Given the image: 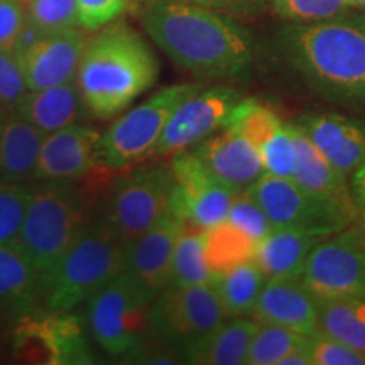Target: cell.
Segmentation results:
<instances>
[{
  "label": "cell",
  "mask_w": 365,
  "mask_h": 365,
  "mask_svg": "<svg viewBox=\"0 0 365 365\" xmlns=\"http://www.w3.org/2000/svg\"><path fill=\"white\" fill-rule=\"evenodd\" d=\"M143 26L178 66L203 80H230L252 63V39L232 17L186 0H154Z\"/></svg>",
  "instance_id": "6da1fadb"
},
{
  "label": "cell",
  "mask_w": 365,
  "mask_h": 365,
  "mask_svg": "<svg viewBox=\"0 0 365 365\" xmlns=\"http://www.w3.org/2000/svg\"><path fill=\"white\" fill-rule=\"evenodd\" d=\"M158 59L140 34L113 24L88 39L75 81L85 110L107 120L156 83Z\"/></svg>",
  "instance_id": "7a4b0ae2"
},
{
  "label": "cell",
  "mask_w": 365,
  "mask_h": 365,
  "mask_svg": "<svg viewBox=\"0 0 365 365\" xmlns=\"http://www.w3.org/2000/svg\"><path fill=\"white\" fill-rule=\"evenodd\" d=\"M286 48L299 75L322 97L365 102V19L293 27Z\"/></svg>",
  "instance_id": "3957f363"
},
{
  "label": "cell",
  "mask_w": 365,
  "mask_h": 365,
  "mask_svg": "<svg viewBox=\"0 0 365 365\" xmlns=\"http://www.w3.org/2000/svg\"><path fill=\"white\" fill-rule=\"evenodd\" d=\"M127 245L107 222L86 223L78 240L43 282L41 304L48 312H71L125 271Z\"/></svg>",
  "instance_id": "277c9868"
},
{
  "label": "cell",
  "mask_w": 365,
  "mask_h": 365,
  "mask_svg": "<svg viewBox=\"0 0 365 365\" xmlns=\"http://www.w3.org/2000/svg\"><path fill=\"white\" fill-rule=\"evenodd\" d=\"M86 227L85 196L73 182H41L33 188L19 234L43 282Z\"/></svg>",
  "instance_id": "5b68a950"
},
{
  "label": "cell",
  "mask_w": 365,
  "mask_h": 365,
  "mask_svg": "<svg viewBox=\"0 0 365 365\" xmlns=\"http://www.w3.org/2000/svg\"><path fill=\"white\" fill-rule=\"evenodd\" d=\"M202 88L200 83L166 86L118 117L107 132L100 134L98 168L120 171L150 156L173 112Z\"/></svg>",
  "instance_id": "8992f818"
},
{
  "label": "cell",
  "mask_w": 365,
  "mask_h": 365,
  "mask_svg": "<svg viewBox=\"0 0 365 365\" xmlns=\"http://www.w3.org/2000/svg\"><path fill=\"white\" fill-rule=\"evenodd\" d=\"M245 191L261 205L274 227H291L312 235L328 237L357 220V205L314 193L294 180L267 173Z\"/></svg>",
  "instance_id": "52a82bcc"
},
{
  "label": "cell",
  "mask_w": 365,
  "mask_h": 365,
  "mask_svg": "<svg viewBox=\"0 0 365 365\" xmlns=\"http://www.w3.org/2000/svg\"><path fill=\"white\" fill-rule=\"evenodd\" d=\"M154 296L129 271L118 272L86 301V322L105 352L122 357L149 333Z\"/></svg>",
  "instance_id": "ba28073f"
},
{
  "label": "cell",
  "mask_w": 365,
  "mask_h": 365,
  "mask_svg": "<svg viewBox=\"0 0 365 365\" xmlns=\"http://www.w3.org/2000/svg\"><path fill=\"white\" fill-rule=\"evenodd\" d=\"M176 180L171 166L149 164L113 181L103 220L129 245L170 212Z\"/></svg>",
  "instance_id": "9c48e42d"
},
{
  "label": "cell",
  "mask_w": 365,
  "mask_h": 365,
  "mask_svg": "<svg viewBox=\"0 0 365 365\" xmlns=\"http://www.w3.org/2000/svg\"><path fill=\"white\" fill-rule=\"evenodd\" d=\"M301 281L318 303L365 298V234L359 223L317 244Z\"/></svg>",
  "instance_id": "30bf717a"
},
{
  "label": "cell",
  "mask_w": 365,
  "mask_h": 365,
  "mask_svg": "<svg viewBox=\"0 0 365 365\" xmlns=\"http://www.w3.org/2000/svg\"><path fill=\"white\" fill-rule=\"evenodd\" d=\"M225 319L222 301L212 284H170L153 301L149 335L182 349Z\"/></svg>",
  "instance_id": "8fae6325"
},
{
  "label": "cell",
  "mask_w": 365,
  "mask_h": 365,
  "mask_svg": "<svg viewBox=\"0 0 365 365\" xmlns=\"http://www.w3.org/2000/svg\"><path fill=\"white\" fill-rule=\"evenodd\" d=\"M171 170L176 186L170 212L188 228L208 230L225 222L237 191L210 173L191 150L173 156Z\"/></svg>",
  "instance_id": "7c38bea8"
},
{
  "label": "cell",
  "mask_w": 365,
  "mask_h": 365,
  "mask_svg": "<svg viewBox=\"0 0 365 365\" xmlns=\"http://www.w3.org/2000/svg\"><path fill=\"white\" fill-rule=\"evenodd\" d=\"M242 98L239 91L228 86L198 90L173 112L153 154L176 156L203 143L218 129H225Z\"/></svg>",
  "instance_id": "4fadbf2b"
},
{
  "label": "cell",
  "mask_w": 365,
  "mask_h": 365,
  "mask_svg": "<svg viewBox=\"0 0 365 365\" xmlns=\"http://www.w3.org/2000/svg\"><path fill=\"white\" fill-rule=\"evenodd\" d=\"M16 349L26 357L53 365L91 364V354L86 344L80 318L70 312H38L17 319Z\"/></svg>",
  "instance_id": "5bb4252c"
},
{
  "label": "cell",
  "mask_w": 365,
  "mask_h": 365,
  "mask_svg": "<svg viewBox=\"0 0 365 365\" xmlns=\"http://www.w3.org/2000/svg\"><path fill=\"white\" fill-rule=\"evenodd\" d=\"M100 134L86 125L73 124L46 135L36 164L34 181L73 182L98 168Z\"/></svg>",
  "instance_id": "9a60e30c"
},
{
  "label": "cell",
  "mask_w": 365,
  "mask_h": 365,
  "mask_svg": "<svg viewBox=\"0 0 365 365\" xmlns=\"http://www.w3.org/2000/svg\"><path fill=\"white\" fill-rule=\"evenodd\" d=\"M88 36L78 27L46 34L33 48L17 56L27 90H43L73 81Z\"/></svg>",
  "instance_id": "2e32d148"
},
{
  "label": "cell",
  "mask_w": 365,
  "mask_h": 365,
  "mask_svg": "<svg viewBox=\"0 0 365 365\" xmlns=\"http://www.w3.org/2000/svg\"><path fill=\"white\" fill-rule=\"evenodd\" d=\"M182 230L185 225L180 218L168 212L156 225L127 245L125 271H129L154 299L171 284L173 257Z\"/></svg>",
  "instance_id": "e0dca14e"
},
{
  "label": "cell",
  "mask_w": 365,
  "mask_h": 365,
  "mask_svg": "<svg viewBox=\"0 0 365 365\" xmlns=\"http://www.w3.org/2000/svg\"><path fill=\"white\" fill-rule=\"evenodd\" d=\"M191 153L218 181L237 193L249 190L266 173L257 145L228 127L195 145Z\"/></svg>",
  "instance_id": "ac0fdd59"
},
{
  "label": "cell",
  "mask_w": 365,
  "mask_h": 365,
  "mask_svg": "<svg viewBox=\"0 0 365 365\" xmlns=\"http://www.w3.org/2000/svg\"><path fill=\"white\" fill-rule=\"evenodd\" d=\"M318 308L301 277H274L266 281L249 318L259 325H281L313 335L318 330Z\"/></svg>",
  "instance_id": "d6986e66"
},
{
  "label": "cell",
  "mask_w": 365,
  "mask_h": 365,
  "mask_svg": "<svg viewBox=\"0 0 365 365\" xmlns=\"http://www.w3.org/2000/svg\"><path fill=\"white\" fill-rule=\"evenodd\" d=\"M322 156L345 176L365 164V122L339 113H314L296 124Z\"/></svg>",
  "instance_id": "ffe728a7"
},
{
  "label": "cell",
  "mask_w": 365,
  "mask_h": 365,
  "mask_svg": "<svg viewBox=\"0 0 365 365\" xmlns=\"http://www.w3.org/2000/svg\"><path fill=\"white\" fill-rule=\"evenodd\" d=\"M43 277L19 242L0 245V314L21 319L41 309Z\"/></svg>",
  "instance_id": "44dd1931"
},
{
  "label": "cell",
  "mask_w": 365,
  "mask_h": 365,
  "mask_svg": "<svg viewBox=\"0 0 365 365\" xmlns=\"http://www.w3.org/2000/svg\"><path fill=\"white\" fill-rule=\"evenodd\" d=\"M44 139V132L16 108H6L0 115V178L22 182L34 180Z\"/></svg>",
  "instance_id": "7402d4cb"
},
{
  "label": "cell",
  "mask_w": 365,
  "mask_h": 365,
  "mask_svg": "<svg viewBox=\"0 0 365 365\" xmlns=\"http://www.w3.org/2000/svg\"><path fill=\"white\" fill-rule=\"evenodd\" d=\"M259 323L244 317L222 322L215 330L181 349L182 362L195 365H240L247 359Z\"/></svg>",
  "instance_id": "603a6c76"
},
{
  "label": "cell",
  "mask_w": 365,
  "mask_h": 365,
  "mask_svg": "<svg viewBox=\"0 0 365 365\" xmlns=\"http://www.w3.org/2000/svg\"><path fill=\"white\" fill-rule=\"evenodd\" d=\"M14 108L48 135L76 124L85 105L73 80L43 90H27Z\"/></svg>",
  "instance_id": "cb8c5ba5"
},
{
  "label": "cell",
  "mask_w": 365,
  "mask_h": 365,
  "mask_svg": "<svg viewBox=\"0 0 365 365\" xmlns=\"http://www.w3.org/2000/svg\"><path fill=\"white\" fill-rule=\"evenodd\" d=\"M325 237L312 235L291 227H274L266 239L259 242L254 261L266 279L301 277L308 255Z\"/></svg>",
  "instance_id": "d4e9b609"
},
{
  "label": "cell",
  "mask_w": 365,
  "mask_h": 365,
  "mask_svg": "<svg viewBox=\"0 0 365 365\" xmlns=\"http://www.w3.org/2000/svg\"><path fill=\"white\" fill-rule=\"evenodd\" d=\"M293 135L296 144V168L293 180L303 188L314 193L331 196L340 202L355 205L354 191L346 182L344 173L331 166L322 153L314 148L307 134L293 124Z\"/></svg>",
  "instance_id": "484cf974"
},
{
  "label": "cell",
  "mask_w": 365,
  "mask_h": 365,
  "mask_svg": "<svg viewBox=\"0 0 365 365\" xmlns=\"http://www.w3.org/2000/svg\"><path fill=\"white\" fill-rule=\"evenodd\" d=\"M266 281L255 261H247L217 274L212 286L222 301L227 318H239L250 317Z\"/></svg>",
  "instance_id": "4316f807"
},
{
  "label": "cell",
  "mask_w": 365,
  "mask_h": 365,
  "mask_svg": "<svg viewBox=\"0 0 365 365\" xmlns=\"http://www.w3.org/2000/svg\"><path fill=\"white\" fill-rule=\"evenodd\" d=\"M317 331L365 354V298L319 303Z\"/></svg>",
  "instance_id": "83f0119b"
},
{
  "label": "cell",
  "mask_w": 365,
  "mask_h": 365,
  "mask_svg": "<svg viewBox=\"0 0 365 365\" xmlns=\"http://www.w3.org/2000/svg\"><path fill=\"white\" fill-rule=\"evenodd\" d=\"M257 245L228 220L205 230V254L215 276L242 262L254 261Z\"/></svg>",
  "instance_id": "f1b7e54d"
},
{
  "label": "cell",
  "mask_w": 365,
  "mask_h": 365,
  "mask_svg": "<svg viewBox=\"0 0 365 365\" xmlns=\"http://www.w3.org/2000/svg\"><path fill=\"white\" fill-rule=\"evenodd\" d=\"M213 279L215 274L210 269L205 254V230L185 227L173 257L171 284H212Z\"/></svg>",
  "instance_id": "f546056e"
},
{
  "label": "cell",
  "mask_w": 365,
  "mask_h": 365,
  "mask_svg": "<svg viewBox=\"0 0 365 365\" xmlns=\"http://www.w3.org/2000/svg\"><path fill=\"white\" fill-rule=\"evenodd\" d=\"M309 336L281 325H259L245 359L247 365H277L282 357L308 345Z\"/></svg>",
  "instance_id": "4dcf8cb0"
},
{
  "label": "cell",
  "mask_w": 365,
  "mask_h": 365,
  "mask_svg": "<svg viewBox=\"0 0 365 365\" xmlns=\"http://www.w3.org/2000/svg\"><path fill=\"white\" fill-rule=\"evenodd\" d=\"M282 124L284 122L269 105L255 98H242L232 112L227 127L239 132L259 149Z\"/></svg>",
  "instance_id": "1f68e13d"
},
{
  "label": "cell",
  "mask_w": 365,
  "mask_h": 365,
  "mask_svg": "<svg viewBox=\"0 0 365 365\" xmlns=\"http://www.w3.org/2000/svg\"><path fill=\"white\" fill-rule=\"evenodd\" d=\"M34 186L0 178V245L19 239Z\"/></svg>",
  "instance_id": "d6a6232c"
},
{
  "label": "cell",
  "mask_w": 365,
  "mask_h": 365,
  "mask_svg": "<svg viewBox=\"0 0 365 365\" xmlns=\"http://www.w3.org/2000/svg\"><path fill=\"white\" fill-rule=\"evenodd\" d=\"M264 171L267 175L293 180L296 168V144L293 124H282L259 148Z\"/></svg>",
  "instance_id": "836d02e7"
},
{
  "label": "cell",
  "mask_w": 365,
  "mask_h": 365,
  "mask_svg": "<svg viewBox=\"0 0 365 365\" xmlns=\"http://www.w3.org/2000/svg\"><path fill=\"white\" fill-rule=\"evenodd\" d=\"M27 21L39 27L44 34L78 27L76 0H31L27 4Z\"/></svg>",
  "instance_id": "e575fe53"
},
{
  "label": "cell",
  "mask_w": 365,
  "mask_h": 365,
  "mask_svg": "<svg viewBox=\"0 0 365 365\" xmlns=\"http://www.w3.org/2000/svg\"><path fill=\"white\" fill-rule=\"evenodd\" d=\"M274 11L287 21L323 22L344 14L350 0H272Z\"/></svg>",
  "instance_id": "d590c367"
},
{
  "label": "cell",
  "mask_w": 365,
  "mask_h": 365,
  "mask_svg": "<svg viewBox=\"0 0 365 365\" xmlns=\"http://www.w3.org/2000/svg\"><path fill=\"white\" fill-rule=\"evenodd\" d=\"M227 220L234 223L237 228H240L245 235L257 242V244L266 239L274 228L271 218L266 215L261 205L255 202L247 191H242L235 196Z\"/></svg>",
  "instance_id": "8d00e7d4"
},
{
  "label": "cell",
  "mask_w": 365,
  "mask_h": 365,
  "mask_svg": "<svg viewBox=\"0 0 365 365\" xmlns=\"http://www.w3.org/2000/svg\"><path fill=\"white\" fill-rule=\"evenodd\" d=\"M313 365H364L365 354L323 333H313L309 340Z\"/></svg>",
  "instance_id": "74e56055"
},
{
  "label": "cell",
  "mask_w": 365,
  "mask_h": 365,
  "mask_svg": "<svg viewBox=\"0 0 365 365\" xmlns=\"http://www.w3.org/2000/svg\"><path fill=\"white\" fill-rule=\"evenodd\" d=\"M129 364H181V349L153 335H145L129 352L122 355Z\"/></svg>",
  "instance_id": "f35d334b"
},
{
  "label": "cell",
  "mask_w": 365,
  "mask_h": 365,
  "mask_svg": "<svg viewBox=\"0 0 365 365\" xmlns=\"http://www.w3.org/2000/svg\"><path fill=\"white\" fill-rule=\"evenodd\" d=\"M80 26L86 31H97L110 24L129 7V0H76Z\"/></svg>",
  "instance_id": "ab89813d"
},
{
  "label": "cell",
  "mask_w": 365,
  "mask_h": 365,
  "mask_svg": "<svg viewBox=\"0 0 365 365\" xmlns=\"http://www.w3.org/2000/svg\"><path fill=\"white\" fill-rule=\"evenodd\" d=\"M27 91V85L14 53L0 51V108H14L22 95Z\"/></svg>",
  "instance_id": "60d3db41"
},
{
  "label": "cell",
  "mask_w": 365,
  "mask_h": 365,
  "mask_svg": "<svg viewBox=\"0 0 365 365\" xmlns=\"http://www.w3.org/2000/svg\"><path fill=\"white\" fill-rule=\"evenodd\" d=\"M17 0H0V51L14 53L17 36L27 21V11Z\"/></svg>",
  "instance_id": "b9f144b4"
},
{
  "label": "cell",
  "mask_w": 365,
  "mask_h": 365,
  "mask_svg": "<svg viewBox=\"0 0 365 365\" xmlns=\"http://www.w3.org/2000/svg\"><path fill=\"white\" fill-rule=\"evenodd\" d=\"M198 6L213 9L220 12H247L252 11L262 2V0H190Z\"/></svg>",
  "instance_id": "7bdbcfd3"
},
{
  "label": "cell",
  "mask_w": 365,
  "mask_h": 365,
  "mask_svg": "<svg viewBox=\"0 0 365 365\" xmlns=\"http://www.w3.org/2000/svg\"><path fill=\"white\" fill-rule=\"evenodd\" d=\"M354 198L357 205L359 225L365 234V164L354 173Z\"/></svg>",
  "instance_id": "ee69618b"
},
{
  "label": "cell",
  "mask_w": 365,
  "mask_h": 365,
  "mask_svg": "<svg viewBox=\"0 0 365 365\" xmlns=\"http://www.w3.org/2000/svg\"><path fill=\"white\" fill-rule=\"evenodd\" d=\"M309 340H312V336H309ZM277 365H313L312 352H309V341L308 345L301 346V349L282 357Z\"/></svg>",
  "instance_id": "f6af8a7d"
},
{
  "label": "cell",
  "mask_w": 365,
  "mask_h": 365,
  "mask_svg": "<svg viewBox=\"0 0 365 365\" xmlns=\"http://www.w3.org/2000/svg\"><path fill=\"white\" fill-rule=\"evenodd\" d=\"M350 4L355 7H362L365 9V0H350Z\"/></svg>",
  "instance_id": "bcb514c9"
},
{
  "label": "cell",
  "mask_w": 365,
  "mask_h": 365,
  "mask_svg": "<svg viewBox=\"0 0 365 365\" xmlns=\"http://www.w3.org/2000/svg\"><path fill=\"white\" fill-rule=\"evenodd\" d=\"M17 2H21V4H22V6H26V7H27V4H29V2H31V0H17Z\"/></svg>",
  "instance_id": "7dc6e473"
},
{
  "label": "cell",
  "mask_w": 365,
  "mask_h": 365,
  "mask_svg": "<svg viewBox=\"0 0 365 365\" xmlns=\"http://www.w3.org/2000/svg\"><path fill=\"white\" fill-rule=\"evenodd\" d=\"M4 110H6V108H0V115H2V112H4Z\"/></svg>",
  "instance_id": "c3c4849f"
},
{
  "label": "cell",
  "mask_w": 365,
  "mask_h": 365,
  "mask_svg": "<svg viewBox=\"0 0 365 365\" xmlns=\"http://www.w3.org/2000/svg\"><path fill=\"white\" fill-rule=\"evenodd\" d=\"M186 2H190V0H186Z\"/></svg>",
  "instance_id": "681fc988"
}]
</instances>
